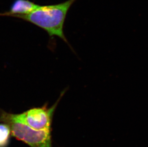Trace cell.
I'll list each match as a JSON object with an SVG mask.
<instances>
[{"instance_id":"1","label":"cell","mask_w":148,"mask_h":147,"mask_svg":"<svg viewBox=\"0 0 148 147\" xmlns=\"http://www.w3.org/2000/svg\"><path fill=\"white\" fill-rule=\"evenodd\" d=\"M76 1L68 0L59 4L39 5L29 14L19 15L16 18L31 22L46 31L49 36H58L68 43L63 27L67 13Z\"/></svg>"},{"instance_id":"2","label":"cell","mask_w":148,"mask_h":147,"mask_svg":"<svg viewBox=\"0 0 148 147\" xmlns=\"http://www.w3.org/2000/svg\"><path fill=\"white\" fill-rule=\"evenodd\" d=\"M0 121L7 124L11 132L17 140L31 147H52L50 130H36L23 121L18 114L1 111Z\"/></svg>"},{"instance_id":"3","label":"cell","mask_w":148,"mask_h":147,"mask_svg":"<svg viewBox=\"0 0 148 147\" xmlns=\"http://www.w3.org/2000/svg\"><path fill=\"white\" fill-rule=\"evenodd\" d=\"M65 92L66 90L62 92L56 103L49 108H48L46 105L41 108H31L23 113L18 114V117L34 129L50 130L53 114Z\"/></svg>"},{"instance_id":"4","label":"cell","mask_w":148,"mask_h":147,"mask_svg":"<svg viewBox=\"0 0 148 147\" xmlns=\"http://www.w3.org/2000/svg\"><path fill=\"white\" fill-rule=\"evenodd\" d=\"M39 5L29 0H15L12 3L8 11L0 13V16L16 17L19 15L29 14Z\"/></svg>"},{"instance_id":"5","label":"cell","mask_w":148,"mask_h":147,"mask_svg":"<svg viewBox=\"0 0 148 147\" xmlns=\"http://www.w3.org/2000/svg\"><path fill=\"white\" fill-rule=\"evenodd\" d=\"M11 133L10 127L7 124H0V147L7 146Z\"/></svg>"}]
</instances>
